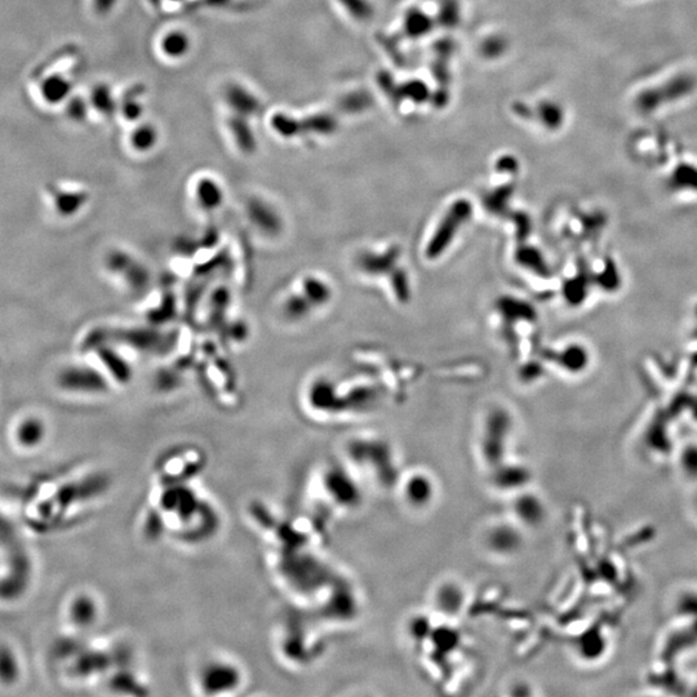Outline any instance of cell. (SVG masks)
Wrapping results in <instances>:
<instances>
[{"mask_svg": "<svg viewBox=\"0 0 697 697\" xmlns=\"http://www.w3.org/2000/svg\"><path fill=\"white\" fill-rule=\"evenodd\" d=\"M158 487L156 499L149 502L146 525L150 532L172 536L186 544H200L214 536L220 516L202 493L189 483Z\"/></svg>", "mask_w": 697, "mask_h": 697, "instance_id": "6da1fadb", "label": "cell"}, {"mask_svg": "<svg viewBox=\"0 0 697 697\" xmlns=\"http://www.w3.org/2000/svg\"><path fill=\"white\" fill-rule=\"evenodd\" d=\"M696 90V75L689 71H679L663 82L640 90L634 97V107L640 114H655L664 107L689 99Z\"/></svg>", "mask_w": 697, "mask_h": 697, "instance_id": "7a4b0ae2", "label": "cell"}, {"mask_svg": "<svg viewBox=\"0 0 697 697\" xmlns=\"http://www.w3.org/2000/svg\"><path fill=\"white\" fill-rule=\"evenodd\" d=\"M205 465V456L198 448H174L172 451L165 452L156 461V483L158 485L190 483L198 474H200Z\"/></svg>", "mask_w": 697, "mask_h": 697, "instance_id": "3957f363", "label": "cell"}, {"mask_svg": "<svg viewBox=\"0 0 697 697\" xmlns=\"http://www.w3.org/2000/svg\"><path fill=\"white\" fill-rule=\"evenodd\" d=\"M244 675L240 666L228 658L212 657L199 666L195 684L203 695H223L240 689Z\"/></svg>", "mask_w": 697, "mask_h": 697, "instance_id": "277c9868", "label": "cell"}, {"mask_svg": "<svg viewBox=\"0 0 697 697\" xmlns=\"http://www.w3.org/2000/svg\"><path fill=\"white\" fill-rule=\"evenodd\" d=\"M33 87L35 97H38L41 104L55 106L71 97L73 83L67 75L57 71L41 75L38 78V83H33Z\"/></svg>", "mask_w": 697, "mask_h": 697, "instance_id": "5b68a950", "label": "cell"}, {"mask_svg": "<svg viewBox=\"0 0 697 697\" xmlns=\"http://www.w3.org/2000/svg\"><path fill=\"white\" fill-rule=\"evenodd\" d=\"M107 266L113 272H118L134 289H142L149 283V272L139 260L123 251H114L107 256Z\"/></svg>", "mask_w": 697, "mask_h": 697, "instance_id": "8992f818", "label": "cell"}, {"mask_svg": "<svg viewBox=\"0 0 697 697\" xmlns=\"http://www.w3.org/2000/svg\"><path fill=\"white\" fill-rule=\"evenodd\" d=\"M62 380L65 385L74 386L71 389L85 393H102L107 389L106 380L97 371L83 366L66 369Z\"/></svg>", "mask_w": 697, "mask_h": 697, "instance_id": "52a82bcc", "label": "cell"}, {"mask_svg": "<svg viewBox=\"0 0 697 697\" xmlns=\"http://www.w3.org/2000/svg\"><path fill=\"white\" fill-rule=\"evenodd\" d=\"M225 101L234 115L249 119L260 110V101L251 90L239 84H230L225 90Z\"/></svg>", "mask_w": 697, "mask_h": 697, "instance_id": "ba28073f", "label": "cell"}, {"mask_svg": "<svg viewBox=\"0 0 697 697\" xmlns=\"http://www.w3.org/2000/svg\"><path fill=\"white\" fill-rule=\"evenodd\" d=\"M249 220L265 234L274 237L282 230V220L271 205L260 199H252L248 205Z\"/></svg>", "mask_w": 697, "mask_h": 697, "instance_id": "9c48e42d", "label": "cell"}, {"mask_svg": "<svg viewBox=\"0 0 697 697\" xmlns=\"http://www.w3.org/2000/svg\"><path fill=\"white\" fill-rule=\"evenodd\" d=\"M197 203L205 211H214L223 203V190L214 179L203 177L195 185Z\"/></svg>", "mask_w": 697, "mask_h": 697, "instance_id": "30bf717a", "label": "cell"}, {"mask_svg": "<svg viewBox=\"0 0 697 697\" xmlns=\"http://www.w3.org/2000/svg\"><path fill=\"white\" fill-rule=\"evenodd\" d=\"M669 185L679 193H697V165L682 162L672 168Z\"/></svg>", "mask_w": 697, "mask_h": 697, "instance_id": "8fae6325", "label": "cell"}, {"mask_svg": "<svg viewBox=\"0 0 697 697\" xmlns=\"http://www.w3.org/2000/svg\"><path fill=\"white\" fill-rule=\"evenodd\" d=\"M229 128L239 149L248 154L254 153L256 139L251 125L248 124V119L234 115L230 118Z\"/></svg>", "mask_w": 697, "mask_h": 697, "instance_id": "7c38bea8", "label": "cell"}, {"mask_svg": "<svg viewBox=\"0 0 697 697\" xmlns=\"http://www.w3.org/2000/svg\"><path fill=\"white\" fill-rule=\"evenodd\" d=\"M160 48L165 56L170 58H182L189 53L191 41L188 34L181 30H173L163 36L160 41Z\"/></svg>", "mask_w": 697, "mask_h": 697, "instance_id": "4fadbf2b", "label": "cell"}, {"mask_svg": "<svg viewBox=\"0 0 697 697\" xmlns=\"http://www.w3.org/2000/svg\"><path fill=\"white\" fill-rule=\"evenodd\" d=\"M88 102L90 107L104 115L113 114L118 107L113 92L105 84H99L92 90Z\"/></svg>", "mask_w": 697, "mask_h": 697, "instance_id": "5bb4252c", "label": "cell"}, {"mask_svg": "<svg viewBox=\"0 0 697 697\" xmlns=\"http://www.w3.org/2000/svg\"><path fill=\"white\" fill-rule=\"evenodd\" d=\"M159 134L151 124H141L131 134L132 148L139 153H148L156 148Z\"/></svg>", "mask_w": 697, "mask_h": 697, "instance_id": "9a60e30c", "label": "cell"}, {"mask_svg": "<svg viewBox=\"0 0 697 697\" xmlns=\"http://www.w3.org/2000/svg\"><path fill=\"white\" fill-rule=\"evenodd\" d=\"M272 131L277 132L282 137H292L300 131V125L294 118L284 113H277L271 118Z\"/></svg>", "mask_w": 697, "mask_h": 697, "instance_id": "2e32d148", "label": "cell"}, {"mask_svg": "<svg viewBox=\"0 0 697 697\" xmlns=\"http://www.w3.org/2000/svg\"><path fill=\"white\" fill-rule=\"evenodd\" d=\"M141 92L142 90H136L134 92H128L127 96L124 97L120 109L123 113L124 118L127 120H137L142 115V105H141Z\"/></svg>", "mask_w": 697, "mask_h": 697, "instance_id": "e0dca14e", "label": "cell"}, {"mask_svg": "<svg viewBox=\"0 0 697 697\" xmlns=\"http://www.w3.org/2000/svg\"><path fill=\"white\" fill-rule=\"evenodd\" d=\"M88 110H90V102L88 99H83L82 97H74V99H67V109H66V114L67 116L74 120V122H83L85 118H87V114H88Z\"/></svg>", "mask_w": 697, "mask_h": 697, "instance_id": "ac0fdd59", "label": "cell"}, {"mask_svg": "<svg viewBox=\"0 0 697 697\" xmlns=\"http://www.w3.org/2000/svg\"><path fill=\"white\" fill-rule=\"evenodd\" d=\"M116 1L118 0H92V4H93V8L97 13L105 15L114 8Z\"/></svg>", "mask_w": 697, "mask_h": 697, "instance_id": "d6986e66", "label": "cell"}, {"mask_svg": "<svg viewBox=\"0 0 697 697\" xmlns=\"http://www.w3.org/2000/svg\"><path fill=\"white\" fill-rule=\"evenodd\" d=\"M173 1H180V0H173Z\"/></svg>", "mask_w": 697, "mask_h": 697, "instance_id": "ffe728a7", "label": "cell"}]
</instances>
